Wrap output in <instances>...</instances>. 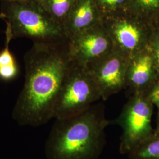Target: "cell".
<instances>
[{
  "mask_svg": "<svg viewBox=\"0 0 159 159\" xmlns=\"http://www.w3.org/2000/svg\"><path fill=\"white\" fill-rule=\"evenodd\" d=\"M159 9V0H130L129 9L143 19L148 11Z\"/></svg>",
  "mask_w": 159,
  "mask_h": 159,
  "instance_id": "15",
  "label": "cell"
},
{
  "mask_svg": "<svg viewBox=\"0 0 159 159\" xmlns=\"http://www.w3.org/2000/svg\"><path fill=\"white\" fill-rule=\"evenodd\" d=\"M6 23L5 47L0 51V80L10 81L19 74V67L10 49V42L13 39L11 28L9 23Z\"/></svg>",
  "mask_w": 159,
  "mask_h": 159,
  "instance_id": "11",
  "label": "cell"
},
{
  "mask_svg": "<svg viewBox=\"0 0 159 159\" xmlns=\"http://www.w3.org/2000/svg\"><path fill=\"white\" fill-rule=\"evenodd\" d=\"M110 124L104 106L94 104L83 113L56 119L45 144L47 159H98L106 144Z\"/></svg>",
  "mask_w": 159,
  "mask_h": 159,
  "instance_id": "2",
  "label": "cell"
},
{
  "mask_svg": "<svg viewBox=\"0 0 159 159\" xmlns=\"http://www.w3.org/2000/svg\"><path fill=\"white\" fill-rule=\"evenodd\" d=\"M24 61L25 81L12 117L20 125L39 127L54 118L58 93L72 63L68 40L33 43Z\"/></svg>",
  "mask_w": 159,
  "mask_h": 159,
  "instance_id": "1",
  "label": "cell"
},
{
  "mask_svg": "<svg viewBox=\"0 0 159 159\" xmlns=\"http://www.w3.org/2000/svg\"><path fill=\"white\" fill-rule=\"evenodd\" d=\"M156 68L150 47L129 60L125 78V88L130 93L146 95L157 81L154 71Z\"/></svg>",
  "mask_w": 159,
  "mask_h": 159,
  "instance_id": "9",
  "label": "cell"
},
{
  "mask_svg": "<svg viewBox=\"0 0 159 159\" xmlns=\"http://www.w3.org/2000/svg\"><path fill=\"white\" fill-rule=\"evenodd\" d=\"M127 156L129 159H159V131L154 130Z\"/></svg>",
  "mask_w": 159,
  "mask_h": 159,
  "instance_id": "13",
  "label": "cell"
},
{
  "mask_svg": "<svg viewBox=\"0 0 159 159\" xmlns=\"http://www.w3.org/2000/svg\"><path fill=\"white\" fill-rule=\"evenodd\" d=\"M153 35L154 37L150 41V48L153 56L156 71L159 74V30L157 33Z\"/></svg>",
  "mask_w": 159,
  "mask_h": 159,
  "instance_id": "16",
  "label": "cell"
},
{
  "mask_svg": "<svg viewBox=\"0 0 159 159\" xmlns=\"http://www.w3.org/2000/svg\"><path fill=\"white\" fill-rule=\"evenodd\" d=\"M129 59L113 50L87 66L103 100L125 88Z\"/></svg>",
  "mask_w": 159,
  "mask_h": 159,
  "instance_id": "7",
  "label": "cell"
},
{
  "mask_svg": "<svg viewBox=\"0 0 159 159\" xmlns=\"http://www.w3.org/2000/svg\"><path fill=\"white\" fill-rule=\"evenodd\" d=\"M154 130L156 131H159V108L158 114H157V121H156V128H155Z\"/></svg>",
  "mask_w": 159,
  "mask_h": 159,
  "instance_id": "18",
  "label": "cell"
},
{
  "mask_svg": "<svg viewBox=\"0 0 159 159\" xmlns=\"http://www.w3.org/2000/svg\"><path fill=\"white\" fill-rule=\"evenodd\" d=\"M153 106L145 95L129 97L115 120L122 130L119 146L121 154L127 155L153 133L152 125Z\"/></svg>",
  "mask_w": 159,
  "mask_h": 159,
  "instance_id": "6",
  "label": "cell"
},
{
  "mask_svg": "<svg viewBox=\"0 0 159 159\" xmlns=\"http://www.w3.org/2000/svg\"><path fill=\"white\" fill-rule=\"evenodd\" d=\"M6 21L13 39L26 37L33 43H53L67 40L63 27L52 20L37 0L2 1Z\"/></svg>",
  "mask_w": 159,
  "mask_h": 159,
  "instance_id": "3",
  "label": "cell"
},
{
  "mask_svg": "<svg viewBox=\"0 0 159 159\" xmlns=\"http://www.w3.org/2000/svg\"><path fill=\"white\" fill-rule=\"evenodd\" d=\"M5 18V14L3 12L0 13V19H4Z\"/></svg>",
  "mask_w": 159,
  "mask_h": 159,
  "instance_id": "19",
  "label": "cell"
},
{
  "mask_svg": "<svg viewBox=\"0 0 159 159\" xmlns=\"http://www.w3.org/2000/svg\"><path fill=\"white\" fill-rule=\"evenodd\" d=\"M68 46L71 60L85 67L114 50L112 41L102 23L68 40Z\"/></svg>",
  "mask_w": 159,
  "mask_h": 159,
  "instance_id": "8",
  "label": "cell"
},
{
  "mask_svg": "<svg viewBox=\"0 0 159 159\" xmlns=\"http://www.w3.org/2000/svg\"><path fill=\"white\" fill-rule=\"evenodd\" d=\"M146 20L130 10L102 17L114 50L129 60L150 47L153 34Z\"/></svg>",
  "mask_w": 159,
  "mask_h": 159,
  "instance_id": "5",
  "label": "cell"
},
{
  "mask_svg": "<svg viewBox=\"0 0 159 159\" xmlns=\"http://www.w3.org/2000/svg\"><path fill=\"white\" fill-rule=\"evenodd\" d=\"M146 97L152 104L159 108V81H157L146 94Z\"/></svg>",
  "mask_w": 159,
  "mask_h": 159,
  "instance_id": "17",
  "label": "cell"
},
{
  "mask_svg": "<svg viewBox=\"0 0 159 159\" xmlns=\"http://www.w3.org/2000/svg\"><path fill=\"white\" fill-rule=\"evenodd\" d=\"M100 99L101 93L87 67L72 60L57 97L54 118L61 119L79 114Z\"/></svg>",
  "mask_w": 159,
  "mask_h": 159,
  "instance_id": "4",
  "label": "cell"
},
{
  "mask_svg": "<svg viewBox=\"0 0 159 159\" xmlns=\"http://www.w3.org/2000/svg\"><path fill=\"white\" fill-rule=\"evenodd\" d=\"M102 21L96 0H75L63 29L69 40Z\"/></svg>",
  "mask_w": 159,
  "mask_h": 159,
  "instance_id": "10",
  "label": "cell"
},
{
  "mask_svg": "<svg viewBox=\"0 0 159 159\" xmlns=\"http://www.w3.org/2000/svg\"><path fill=\"white\" fill-rule=\"evenodd\" d=\"M37 1L52 20L63 29L75 1V0Z\"/></svg>",
  "mask_w": 159,
  "mask_h": 159,
  "instance_id": "12",
  "label": "cell"
},
{
  "mask_svg": "<svg viewBox=\"0 0 159 159\" xmlns=\"http://www.w3.org/2000/svg\"><path fill=\"white\" fill-rule=\"evenodd\" d=\"M102 17L129 9L130 0H96Z\"/></svg>",
  "mask_w": 159,
  "mask_h": 159,
  "instance_id": "14",
  "label": "cell"
},
{
  "mask_svg": "<svg viewBox=\"0 0 159 159\" xmlns=\"http://www.w3.org/2000/svg\"><path fill=\"white\" fill-rule=\"evenodd\" d=\"M6 1H26V0H2Z\"/></svg>",
  "mask_w": 159,
  "mask_h": 159,
  "instance_id": "20",
  "label": "cell"
}]
</instances>
